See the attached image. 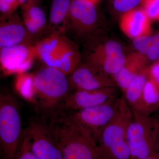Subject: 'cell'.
<instances>
[{"mask_svg":"<svg viewBox=\"0 0 159 159\" xmlns=\"http://www.w3.org/2000/svg\"><path fill=\"white\" fill-rule=\"evenodd\" d=\"M48 125L63 159H103L97 142L81 126L66 117Z\"/></svg>","mask_w":159,"mask_h":159,"instance_id":"cell-1","label":"cell"},{"mask_svg":"<svg viewBox=\"0 0 159 159\" xmlns=\"http://www.w3.org/2000/svg\"><path fill=\"white\" fill-rule=\"evenodd\" d=\"M68 77L58 69L45 66L33 74L30 89L24 97L44 109H51L70 93Z\"/></svg>","mask_w":159,"mask_h":159,"instance_id":"cell-2","label":"cell"},{"mask_svg":"<svg viewBox=\"0 0 159 159\" xmlns=\"http://www.w3.org/2000/svg\"><path fill=\"white\" fill-rule=\"evenodd\" d=\"M132 116V110L122 95L116 114L97 142L103 159H131L126 135Z\"/></svg>","mask_w":159,"mask_h":159,"instance_id":"cell-3","label":"cell"},{"mask_svg":"<svg viewBox=\"0 0 159 159\" xmlns=\"http://www.w3.org/2000/svg\"><path fill=\"white\" fill-rule=\"evenodd\" d=\"M19 104L9 93L0 95V150L2 159H16L22 134Z\"/></svg>","mask_w":159,"mask_h":159,"instance_id":"cell-4","label":"cell"},{"mask_svg":"<svg viewBox=\"0 0 159 159\" xmlns=\"http://www.w3.org/2000/svg\"><path fill=\"white\" fill-rule=\"evenodd\" d=\"M126 137L131 159H143L153 153L157 133L152 116L132 110Z\"/></svg>","mask_w":159,"mask_h":159,"instance_id":"cell-5","label":"cell"},{"mask_svg":"<svg viewBox=\"0 0 159 159\" xmlns=\"http://www.w3.org/2000/svg\"><path fill=\"white\" fill-rule=\"evenodd\" d=\"M121 96L93 107L71 111L66 117L85 129L97 142L102 131L116 114Z\"/></svg>","mask_w":159,"mask_h":159,"instance_id":"cell-6","label":"cell"},{"mask_svg":"<svg viewBox=\"0 0 159 159\" xmlns=\"http://www.w3.org/2000/svg\"><path fill=\"white\" fill-rule=\"evenodd\" d=\"M97 6L86 0H72L65 34L78 39L89 36L94 33L99 22Z\"/></svg>","mask_w":159,"mask_h":159,"instance_id":"cell-7","label":"cell"},{"mask_svg":"<svg viewBox=\"0 0 159 159\" xmlns=\"http://www.w3.org/2000/svg\"><path fill=\"white\" fill-rule=\"evenodd\" d=\"M126 57L122 45L111 40L95 46L89 54L87 61L111 77L123 67Z\"/></svg>","mask_w":159,"mask_h":159,"instance_id":"cell-8","label":"cell"},{"mask_svg":"<svg viewBox=\"0 0 159 159\" xmlns=\"http://www.w3.org/2000/svg\"><path fill=\"white\" fill-rule=\"evenodd\" d=\"M32 152L38 159H63L48 125L33 121L25 129Z\"/></svg>","mask_w":159,"mask_h":159,"instance_id":"cell-9","label":"cell"},{"mask_svg":"<svg viewBox=\"0 0 159 159\" xmlns=\"http://www.w3.org/2000/svg\"><path fill=\"white\" fill-rule=\"evenodd\" d=\"M68 77L71 89L74 91L117 87L111 76L88 61L81 63Z\"/></svg>","mask_w":159,"mask_h":159,"instance_id":"cell-10","label":"cell"},{"mask_svg":"<svg viewBox=\"0 0 159 159\" xmlns=\"http://www.w3.org/2000/svg\"><path fill=\"white\" fill-rule=\"evenodd\" d=\"M37 58L34 45H17L0 48V65L6 74L26 73Z\"/></svg>","mask_w":159,"mask_h":159,"instance_id":"cell-11","label":"cell"},{"mask_svg":"<svg viewBox=\"0 0 159 159\" xmlns=\"http://www.w3.org/2000/svg\"><path fill=\"white\" fill-rule=\"evenodd\" d=\"M119 95L117 87L74 91L70 93L61 103L64 108L74 111L102 104Z\"/></svg>","mask_w":159,"mask_h":159,"instance_id":"cell-12","label":"cell"},{"mask_svg":"<svg viewBox=\"0 0 159 159\" xmlns=\"http://www.w3.org/2000/svg\"><path fill=\"white\" fill-rule=\"evenodd\" d=\"M29 33L22 19L15 13L0 18V48L37 42Z\"/></svg>","mask_w":159,"mask_h":159,"instance_id":"cell-13","label":"cell"},{"mask_svg":"<svg viewBox=\"0 0 159 159\" xmlns=\"http://www.w3.org/2000/svg\"><path fill=\"white\" fill-rule=\"evenodd\" d=\"M151 22L143 8H136L122 14L119 27L125 35L134 39L152 34Z\"/></svg>","mask_w":159,"mask_h":159,"instance_id":"cell-14","label":"cell"},{"mask_svg":"<svg viewBox=\"0 0 159 159\" xmlns=\"http://www.w3.org/2000/svg\"><path fill=\"white\" fill-rule=\"evenodd\" d=\"M81 56L76 43L63 34L54 59V68L68 76L81 64Z\"/></svg>","mask_w":159,"mask_h":159,"instance_id":"cell-15","label":"cell"},{"mask_svg":"<svg viewBox=\"0 0 159 159\" xmlns=\"http://www.w3.org/2000/svg\"><path fill=\"white\" fill-rule=\"evenodd\" d=\"M146 57L138 52L126 56L123 67L111 77L122 94L133 80L148 67Z\"/></svg>","mask_w":159,"mask_h":159,"instance_id":"cell-16","label":"cell"},{"mask_svg":"<svg viewBox=\"0 0 159 159\" xmlns=\"http://www.w3.org/2000/svg\"><path fill=\"white\" fill-rule=\"evenodd\" d=\"M23 23L30 34L36 40L48 31V21L45 12L38 4H31L21 8Z\"/></svg>","mask_w":159,"mask_h":159,"instance_id":"cell-17","label":"cell"},{"mask_svg":"<svg viewBox=\"0 0 159 159\" xmlns=\"http://www.w3.org/2000/svg\"><path fill=\"white\" fill-rule=\"evenodd\" d=\"M71 2L72 0H52L48 21V30L50 34L56 31L65 34Z\"/></svg>","mask_w":159,"mask_h":159,"instance_id":"cell-18","label":"cell"},{"mask_svg":"<svg viewBox=\"0 0 159 159\" xmlns=\"http://www.w3.org/2000/svg\"><path fill=\"white\" fill-rule=\"evenodd\" d=\"M63 34L56 31L41 39L34 45L37 58L45 66L54 67V59Z\"/></svg>","mask_w":159,"mask_h":159,"instance_id":"cell-19","label":"cell"},{"mask_svg":"<svg viewBox=\"0 0 159 159\" xmlns=\"http://www.w3.org/2000/svg\"><path fill=\"white\" fill-rule=\"evenodd\" d=\"M147 67L133 80L122 94L132 109L139 112L142 111L143 91L148 79Z\"/></svg>","mask_w":159,"mask_h":159,"instance_id":"cell-20","label":"cell"},{"mask_svg":"<svg viewBox=\"0 0 159 159\" xmlns=\"http://www.w3.org/2000/svg\"><path fill=\"white\" fill-rule=\"evenodd\" d=\"M158 110L159 85L148 77L143 91L141 112L152 115Z\"/></svg>","mask_w":159,"mask_h":159,"instance_id":"cell-21","label":"cell"},{"mask_svg":"<svg viewBox=\"0 0 159 159\" xmlns=\"http://www.w3.org/2000/svg\"><path fill=\"white\" fill-rule=\"evenodd\" d=\"M16 159H38L31 150L29 136L23 130Z\"/></svg>","mask_w":159,"mask_h":159,"instance_id":"cell-22","label":"cell"},{"mask_svg":"<svg viewBox=\"0 0 159 159\" xmlns=\"http://www.w3.org/2000/svg\"><path fill=\"white\" fill-rule=\"evenodd\" d=\"M141 5L152 21L159 22V0H142Z\"/></svg>","mask_w":159,"mask_h":159,"instance_id":"cell-23","label":"cell"},{"mask_svg":"<svg viewBox=\"0 0 159 159\" xmlns=\"http://www.w3.org/2000/svg\"><path fill=\"white\" fill-rule=\"evenodd\" d=\"M152 36V34H151L137 38L133 39L134 47L138 51V53L145 57H146L149 51Z\"/></svg>","mask_w":159,"mask_h":159,"instance_id":"cell-24","label":"cell"},{"mask_svg":"<svg viewBox=\"0 0 159 159\" xmlns=\"http://www.w3.org/2000/svg\"><path fill=\"white\" fill-rule=\"evenodd\" d=\"M142 0H114L113 6L116 11L122 14L135 9Z\"/></svg>","mask_w":159,"mask_h":159,"instance_id":"cell-25","label":"cell"},{"mask_svg":"<svg viewBox=\"0 0 159 159\" xmlns=\"http://www.w3.org/2000/svg\"><path fill=\"white\" fill-rule=\"evenodd\" d=\"M19 7L20 6L18 0H0L1 16L13 14Z\"/></svg>","mask_w":159,"mask_h":159,"instance_id":"cell-26","label":"cell"},{"mask_svg":"<svg viewBox=\"0 0 159 159\" xmlns=\"http://www.w3.org/2000/svg\"><path fill=\"white\" fill-rule=\"evenodd\" d=\"M147 60L156 62L159 59V32L152 35L150 48L147 55Z\"/></svg>","mask_w":159,"mask_h":159,"instance_id":"cell-27","label":"cell"},{"mask_svg":"<svg viewBox=\"0 0 159 159\" xmlns=\"http://www.w3.org/2000/svg\"><path fill=\"white\" fill-rule=\"evenodd\" d=\"M147 72L148 78L152 80L159 85V61L148 66Z\"/></svg>","mask_w":159,"mask_h":159,"instance_id":"cell-28","label":"cell"},{"mask_svg":"<svg viewBox=\"0 0 159 159\" xmlns=\"http://www.w3.org/2000/svg\"><path fill=\"white\" fill-rule=\"evenodd\" d=\"M153 117L157 133V142L156 146L155 152H159V110L157 111L154 113L152 115Z\"/></svg>","mask_w":159,"mask_h":159,"instance_id":"cell-29","label":"cell"},{"mask_svg":"<svg viewBox=\"0 0 159 159\" xmlns=\"http://www.w3.org/2000/svg\"><path fill=\"white\" fill-rule=\"evenodd\" d=\"M40 1V0H18L21 8L31 4H38Z\"/></svg>","mask_w":159,"mask_h":159,"instance_id":"cell-30","label":"cell"},{"mask_svg":"<svg viewBox=\"0 0 159 159\" xmlns=\"http://www.w3.org/2000/svg\"><path fill=\"white\" fill-rule=\"evenodd\" d=\"M143 159H159V152H155L152 154Z\"/></svg>","mask_w":159,"mask_h":159,"instance_id":"cell-31","label":"cell"},{"mask_svg":"<svg viewBox=\"0 0 159 159\" xmlns=\"http://www.w3.org/2000/svg\"><path fill=\"white\" fill-rule=\"evenodd\" d=\"M86 1H89V2H92L94 3V4L97 5L98 3L100 2V0H86Z\"/></svg>","mask_w":159,"mask_h":159,"instance_id":"cell-32","label":"cell"},{"mask_svg":"<svg viewBox=\"0 0 159 159\" xmlns=\"http://www.w3.org/2000/svg\"><path fill=\"white\" fill-rule=\"evenodd\" d=\"M158 61H159V60Z\"/></svg>","mask_w":159,"mask_h":159,"instance_id":"cell-33","label":"cell"}]
</instances>
